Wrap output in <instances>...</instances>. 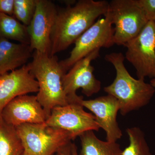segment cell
<instances>
[{"label":"cell","mask_w":155,"mask_h":155,"mask_svg":"<svg viewBox=\"0 0 155 155\" xmlns=\"http://www.w3.org/2000/svg\"><path fill=\"white\" fill-rule=\"evenodd\" d=\"M78 103L94 114L100 128L105 131L107 141L117 142L122 137V131L117 121L120 105L116 98L107 94L93 100L82 98Z\"/></svg>","instance_id":"11"},{"label":"cell","mask_w":155,"mask_h":155,"mask_svg":"<svg viewBox=\"0 0 155 155\" xmlns=\"http://www.w3.org/2000/svg\"><path fill=\"white\" fill-rule=\"evenodd\" d=\"M45 124L66 130L71 134L72 140L87 131H98L100 128L94 115L86 112L79 103L54 108Z\"/></svg>","instance_id":"9"},{"label":"cell","mask_w":155,"mask_h":155,"mask_svg":"<svg viewBox=\"0 0 155 155\" xmlns=\"http://www.w3.org/2000/svg\"><path fill=\"white\" fill-rule=\"evenodd\" d=\"M38 83L31 74L28 64L0 75V120L3 110L17 97L38 91Z\"/></svg>","instance_id":"13"},{"label":"cell","mask_w":155,"mask_h":155,"mask_svg":"<svg viewBox=\"0 0 155 155\" xmlns=\"http://www.w3.org/2000/svg\"><path fill=\"white\" fill-rule=\"evenodd\" d=\"M32 57L28 65L31 74L38 83L36 97L49 117L54 108L69 104L63 86V77L67 73L56 55L34 51Z\"/></svg>","instance_id":"3"},{"label":"cell","mask_w":155,"mask_h":155,"mask_svg":"<svg viewBox=\"0 0 155 155\" xmlns=\"http://www.w3.org/2000/svg\"><path fill=\"white\" fill-rule=\"evenodd\" d=\"M33 51L30 45L15 43L0 37V75L26 65Z\"/></svg>","instance_id":"14"},{"label":"cell","mask_w":155,"mask_h":155,"mask_svg":"<svg viewBox=\"0 0 155 155\" xmlns=\"http://www.w3.org/2000/svg\"><path fill=\"white\" fill-rule=\"evenodd\" d=\"M29 155L28 154H27L25 153H24L23 154V155Z\"/></svg>","instance_id":"25"},{"label":"cell","mask_w":155,"mask_h":155,"mask_svg":"<svg viewBox=\"0 0 155 155\" xmlns=\"http://www.w3.org/2000/svg\"><path fill=\"white\" fill-rule=\"evenodd\" d=\"M24 153L29 155H54L72 140L66 131L43 124H25L17 126Z\"/></svg>","instance_id":"4"},{"label":"cell","mask_w":155,"mask_h":155,"mask_svg":"<svg viewBox=\"0 0 155 155\" xmlns=\"http://www.w3.org/2000/svg\"><path fill=\"white\" fill-rule=\"evenodd\" d=\"M112 25L110 16L106 14L104 18L98 19L78 39L69 57L59 61L66 73L77 61L95 50L111 47L114 45V29Z\"/></svg>","instance_id":"6"},{"label":"cell","mask_w":155,"mask_h":155,"mask_svg":"<svg viewBox=\"0 0 155 155\" xmlns=\"http://www.w3.org/2000/svg\"></svg>","instance_id":"26"},{"label":"cell","mask_w":155,"mask_h":155,"mask_svg":"<svg viewBox=\"0 0 155 155\" xmlns=\"http://www.w3.org/2000/svg\"><path fill=\"white\" fill-rule=\"evenodd\" d=\"M72 155H78L77 147L74 143H72Z\"/></svg>","instance_id":"23"},{"label":"cell","mask_w":155,"mask_h":155,"mask_svg":"<svg viewBox=\"0 0 155 155\" xmlns=\"http://www.w3.org/2000/svg\"><path fill=\"white\" fill-rule=\"evenodd\" d=\"M0 37L30 45L28 26L13 16L0 14Z\"/></svg>","instance_id":"16"},{"label":"cell","mask_w":155,"mask_h":155,"mask_svg":"<svg viewBox=\"0 0 155 155\" xmlns=\"http://www.w3.org/2000/svg\"><path fill=\"white\" fill-rule=\"evenodd\" d=\"M150 84L155 89V78L151 79L150 81Z\"/></svg>","instance_id":"24"},{"label":"cell","mask_w":155,"mask_h":155,"mask_svg":"<svg viewBox=\"0 0 155 155\" xmlns=\"http://www.w3.org/2000/svg\"><path fill=\"white\" fill-rule=\"evenodd\" d=\"M48 117L36 96L28 94L12 100L4 108L2 114L4 122L15 127L25 124H43Z\"/></svg>","instance_id":"12"},{"label":"cell","mask_w":155,"mask_h":155,"mask_svg":"<svg viewBox=\"0 0 155 155\" xmlns=\"http://www.w3.org/2000/svg\"><path fill=\"white\" fill-rule=\"evenodd\" d=\"M148 21H155V0H137Z\"/></svg>","instance_id":"20"},{"label":"cell","mask_w":155,"mask_h":155,"mask_svg":"<svg viewBox=\"0 0 155 155\" xmlns=\"http://www.w3.org/2000/svg\"><path fill=\"white\" fill-rule=\"evenodd\" d=\"M24 153L16 127L0 120V155H22Z\"/></svg>","instance_id":"17"},{"label":"cell","mask_w":155,"mask_h":155,"mask_svg":"<svg viewBox=\"0 0 155 155\" xmlns=\"http://www.w3.org/2000/svg\"><path fill=\"white\" fill-rule=\"evenodd\" d=\"M125 58L136 70L138 79L155 78V22H147L140 33L124 46Z\"/></svg>","instance_id":"7"},{"label":"cell","mask_w":155,"mask_h":155,"mask_svg":"<svg viewBox=\"0 0 155 155\" xmlns=\"http://www.w3.org/2000/svg\"><path fill=\"white\" fill-rule=\"evenodd\" d=\"M14 0H0V14L13 16Z\"/></svg>","instance_id":"21"},{"label":"cell","mask_w":155,"mask_h":155,"mask_svg":"<svg viewBox=\"0 0 155 155\" xmlns=\"http://www.w3.org/2000/svg\"><path fill=\"white\" fill-rule=\"evenodd\" d=\"M58 10L48 0H37L35 13L28 26L31 49L50 55L51 37Z\"/></svg>","instance_id":"10"},{"label":"cell","mask_w":155,"mask_h":155,"mask_svg":"<svg viewBox=\"0 0 155 155\" xmlns=\"http://www.w3.org/2000/svg\"><path fill=\"white\" fill-rule=\"evenodd\" d=\"M105 59L114 66L116 76L113 83L105 87L104 91L118 100L120 114L125 116L148 104L155 89L150 84L146 83L144 79H137L131 76L125 68L123 54L110 53Z\"/></svg>","instance_id":"2"},{"label":"cell","mask_w":155,"mask_h":155,"mask_svg":"<svg viewBox=\"0 0 155 155\" xmlns=\"http://www.w3.org/2000/svg\"><path fill=\"white\" fill-rule=\"evenodd\" d=\"M105 1L80 0L74 5L58 10L51 35L50 56L67 49L107 12Z\"/></svg>","instance_id":"1"},{"label":"cell","mask_w":155,"mask_h":155,"mask_svg":"<svg viewBox=\"0 0 155 155\" xmlns=\"http://www.w3.org/2000/svg\"><path fill=\"white\" fill-rule=\"evenodd\" d=\"M80 138V155H122V150L117 142L103 141L93 130L83 133Z\"/></svg>","instance_id":"15"},{"label":"cell","mask_w":155,"mask_h":155,"mask_svg":"<svg viewBox=\"0 0 155 155\" xmlns=\"http://www.w3.org/2000/svg\"><path fill=\"white\" fill-rule=\"evenodd\" d=\"M126 132L129 137V144L122 150V155H152L144 134L139 127L127 128Z\"/></svg>","instance_id":"18"},{"label":"cell","mask_w":155,"mask_h":155,"mask_svg":"<svg viewBox=\"0 0 155 155\" xmlns=\"http://www.w3.org/2000/svg\"><path fill=\"white\" fill-rule=\"evenodd\" d=\"M72 143H70L54 155H72Z\"/></svg>","instance_id":"22"},{"label":"cell","mask_w":155,"mask_h":155,"mask_svg":"<svg viewBox=\"0 0 155 155\" xmlns=\"http://www.w3.org/2000/svg\"><path fill=\"white\" fill-rule=\"evenodd\" d=\"M37 0H14L13 17L23 25H29L36 10Z\"/></svg>","instance_id":"19"},{"label":"cell","mask_w":155,"mask_h":155,"mask_svg":"<svg viewBox=\"0 0 155 155\" xmlns=\"http://www.w3.org/2000/svg\"><path fill=\"white\" fill-rule=\"evenodd\" d=\"M107 14L115 25L114 44L124 46L140 33L149 22L137 0H113Z\"/></svg>","instance_id":"5"},{"label":"cell","mask_w":155,"mask_h":155,"mask_svg":"<svg viewBox=\"0 0 155 155\" xmlns=\"http://www.w3.org/2000/svg\"><path fill=\"white\" fill-rule=\"evenodd\" d=\"M100 50H95L77 61L64 75L63 88L69 99V104L78 103L82 98V97L76 94L78 89H81L82 93L88 97L97 93L101 90V82L95 77L93 73L94 68L91 65L92 61L99 57Z\"/></svg>","instance_id":"8"}]
</instances>
